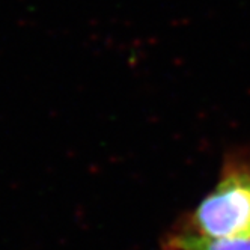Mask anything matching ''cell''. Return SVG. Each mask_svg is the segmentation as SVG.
I'll list each match as a JSON object with an SVG mask.
<instances>
[{
	"label": "cell",
	"instance_id": "cell-1",
	"mask_svg": "<svg viewBox=\"0 0 250 250\" xmlns=\"http://www.w3.org/2000/svg\"><path fill=\"white\" fill-rule=\"evenodd\" d=\"M175 228L208 238H250V158L229 155L216 187Z\"/></svg>",
	"mask_w": 250,
	"mask_h": 250
},
{
	"label": "cell",
	"instance_id": "cell-2",
	"mask_svg": "<svg viewBox=\"0 0 250 250\" xmlns=\"http://www.w3.org/2000/svg\"><path fill=\"white\" fill-rule=\"evenodd\" d=\"M163 250H250V238H208L173 228Z\"/></svg>",
	"mask_w": 250,
	"mask_h": 250
}]
</instances>
